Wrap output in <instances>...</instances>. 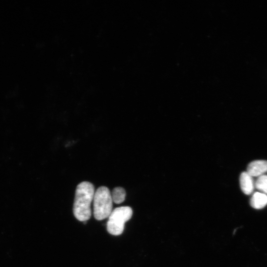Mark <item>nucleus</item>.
Here are the masks:
<instances>
[{
    "mask_svg": "<svg viewBox=\"0 0 267 267\" xmlns=\"http://www.w3.org/2000/svg\"><path fill=\"white\" fill-rule=\"evenodd\" d=\"M239 182L241 189L244 194L249 195L252 193L255 187V183L253 177L247 172L241 174Z\"/></svg>",
    "mask_w": 267,
    "mask_h": 267,
    "instance_id": "5",
    "label": "nucleus"
},
{
    "mask_svg": "<svg viewBox=\"0 0 267 267\" xmlns=\"http://www.w3.org/2000/svg\"><path fill=\"white\" fill-rule=\"evenodd\" d=\"M95 192L93 185L89 181H83L77 186L73 211L79 221L86 222L91 215V204Z\"/></svg>",
    "mask_w": 267,
    "mask_h": 267,
    "instance_id": "1",
    "label": "nucleus"
},
{
    "mask_svg": "<svg viewBox=\"0 0 267 267\" xmlns=\"http://www.w3.org/2000/svg\"><path fill=\"white\" fill-rule=\"evenodd\" d=\"M93 215L95 219L101 221L109 217L113 208L111 192L107 187H98L94 192L93 199Z\"/></svg>",
    "mask_w": 267,
    "mask_h": 267,
    "instance_id": "2",
    "label": "nucleus"
},
{
    "mask_svg": "<svg viewBox=\"0 0 267 267\" xmlns=\"http://www.w3.org/2000/svg\"><path fill=\"white\" fill-rule=\"evenodd\" d=\"M267 204V195L260 192H256L252 195L250 200L251 206L256 209H261Z\"/></svg>",
    "mask_w": 267,
    "mask_h": 267,
    "instance_id": "6",
    "label": "nucleus"
},
{
    "mask_svg": "<svg viewBox=\"0 0 267 267\" xmlns=\"http://www.w3.org/2000/svg\"><path fill=\"white\" fill-rule=\"evenodd\" d=\"M132 215L133 210L129 206L116 208L108 217L107 231L113 235L121 234L124 231L125 223L131 219Z\"/></svg>",
    "mask_w": 267,
    "mask_h": 267,
    "instance_id": "3",
    "label": "nucleus"
},
{
    "mask_svg": "<svg viewBox=\"0 0 267 267\" xmlns=\"http://www.w3.org/2000/svg\"><path fill=\"white\" fill-rule=\"evenodd\" d=\"M255 187L262 193L267 194V175L259 177L255 182Z\"/></svg>",
    "mask_w": 267,
    "mask_h": 267,
    "instance_id": "8",
    "label": "nucleus"
},
{
    "mask_svg": "<svg viewBox=\"0 0 267 267\" xmlns=\"http://www.w3.org/2000/svg\"><path fill=\"white\" fill-rule=\"evenodd\" d=\"M113 202L116 204H121L124 201L126 197V191L122 187L114 188L111 193Z\"/></svg>",
    "mask_w": 267,
    "mask_h": 267,
    "instance_id": "7",
    "label": "nucleus"
},
{
    "mask_svg": "<svg viewBox=\"0 0 267 267\" xmlns=\"http://www.w3.org/2000/svg\"><path fill=\"white\" fill-rule=\"evenodd\" d=\"M247 170V172L252 177H259L267 172V161H252L248 165Z\"/></svg>",
    "mask_w": 267,
    "mask_h": 267,
    "instance_id": "4",
    "label": "nucleus"
}]
</instances>
